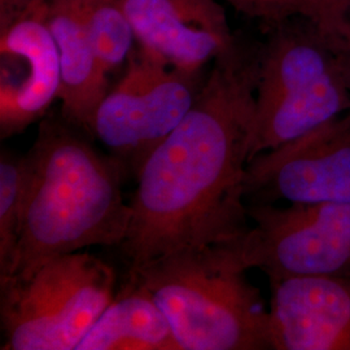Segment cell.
Here are the masks:
<instances>
[{"instance_id":"6da1fadb","label":"cell","mask_w":350,"mask_h":350,"mask_svg":"<svg viewBox=\"0 0 350 350\" xmlns=\"http://www.w3.org/2000/svg\"><path fill=\"white\" fill-rule=\"evenodd\" d=\"M262 44L235 36L192 107L139 170L120 245L129 271L183 248L227 243L248 227L250 163Z\"/></svg>"},{"instance_id":"5bb4252c","label":"cell","mask_w":350,"mask_h":350,"mask_svg":"<svg viewBox=\"0 0 350 350\" xmlns=\"http://www.w3.org/2000/svg\"><path fill=\"white\" fill-rule=\"evenodd\" d=\"M238 12L266 25L304 20L345 53L350 36V0H225Z\"/></svg>"},{"instance_id":"ac0fdd59","label":"cell","mask_w":350,"mask_h":350,"mask_svg":"<svg viewBox=\"0 0 350 350\" xmlns=\"http://www.w3.org/2000/svg\"><path fill=\"white\" fill-rule=\"evenodd\" d=\"M348 68V77H349V85H350V66H347Z\"/></svg>"},{"instance_id":"9c48e42d","label":"cell","mask_w":350,"mask_h":350,"mask_svg":"<svg viewBox=\"0 0 350 350\" xmlns=\"http://www.w3.org/2000/svg\"><path fill=\"white\" fill-rule=\"evenodd\" d=\"M245 200L350 202V111L256 156L247 167Z\"/></svg>"},{"instance_id":"3957f363","label":"cell","mask_w":350,"mask_h":350,"mask_svg":"<svg viewBox=\"0 0 350 350\" xmlns=\"http://www.w3.org/2000/svg\"><path fill=\"white\" fill-rule=\"evenodd\" d=\"M228 243L175 250L129 279L150 292L180 350H269V310Z\"/></svg>"},{"instance_id":"277c9868","label":"cell","mask_w":350,"mask_h":350,"mask_svg":"<svg viewBox=\"0 0 350 350\" xmlns=\"http://www.w3.org/2000/svg\"><path fill=\"white\" fill-rule=\"evenodd\" d=\"M348 111L344 52L308 21L275 26L261 51L250 163Z\"/></svg>"},{"instance_id":"8992f818","label":"cell","mask_w":350,"mask_h":350,"mask_svg":"<svg viewBox=\"0 0 350 350\" xmlns=\"http://www.w3.org/2000/svg\"><path fill=\"white\" fill-rule=\"evenodd\" d=\"M201 85L200 73L178 69L138 44L125 75L101 101L94 137L126 170L138 175L150 153L187 114Z\"/></svg>"},{"instance_id":"52a82bcc","label":"cell","mask_w":350,"mask_h":350,"mask_svg":"<svg viewBox=\"0 0 350 350\" xmlns=\"http://www.w3.org/2000/svg\"><path fill=\"white\" fill-rule=\"evenodd\" d=\"M250 226L227 241L240 266L270 280L289 276H350V202L247 206Z\"/></svg>"},{"instance_id":"8fae6325","label":"cell","mask_w":350,"mask_h":350,"mask_svg":"<svg viewBox=\"0 0 350 350\" xmlns=\"http://www.w3.org/2000/svg\"><path fill=\"white\" fill-rule=\"evenodd\" d=\"M139 46L200 73L235 38L217 0H120Z\"/></svg>"},{"instance_id":"2e32d148","label":"cell","mask_w":350,"mask_h":350,"mask_svg":"<svg viewBox=\"0 0 350 350\" xmlns=\"http://www.w3.org/2000/svg\"><path fill=\"white\" fill-rule=\"evenodd\" d=\"M25 179V156L3 150L0 159V278L11 273L18 245Z\"/></svg>"},{"instance_id":"e0dca14e","label":"cell","mask_w":350,"mask_h":350,"mask_svg":"<svg viewBox=\"0 0 350 350\" xmlns=\"http://www.w3.org/2000/svg\"><path fill=\"white\" fill-rule=\"evenodd\" d=\"M345 62H347V66H350V36L347 43V49H345Z\"/></svg>"},{"instance_id":"ba28073f","label":"cell","mask_w":350,"mask_h":350,"mask_svg":"<svg viewBox=\"0 0 350 350\" xmlns=\"http://www.w3.org/2000/svg\"><path fill=\"white\" fill-rule=\"evenodd\" d=\"M47 0H0V135L46 116L60 94L62 70Z\"/></svg>"},{"instance_id":"9a60e30c","label":"cell","mask_w":350,"mask_h":350,"mask_svg":"<svg viewBox=\"0 0 350 350\" xmlns=\"http://www.w3.org/2000/svg\"><path fill=\"white\" fill-rule=\"evenodd\" d=\"M88 33L107 73L130 56L137 40L120 0H81Z\"/></svg>"},{"instance_id":"4fadbf2b","label":"cell","mask_w":350,"mask_h":350,"mask_svg":"<svg viewBox=\"0 0 350 350\" xmlns=\"http://www.w3.org/2000/svg\"><path fill=\"white\" fill-rule=\"evenodd\" d=\"M75 350H180L150 292L127 280Z\"/></svg>"},{"instance_id":"7c38bea8","label":"cell","mask_w":350,"mask_h":350,"mask_svg":"<svg viewBox=\"0 0 350 350\" xmlns=\"http://www.w3.org/2000/svg\"><path fill=\"white\" fill-rule=\"evenodd\" d=\"M47 7L49 25L60 57L62 114L95 138V116L108 94V73L88 33L81 0H47Z\"/></svg>"},{"instance_id":"7a4b0ae2","label":"cell","mask_w":350,"mask_h":350,"mask_svg":"<svg viewBox=\"0 0 350 350\" xmlns=\"http://www.w3.org/2000/svg\"><path fill=\"white\" fill-rule=\"evenodd\" d=\"M63 114L44 116L26 153L24 209L11 273L24 279L52 258L90 247H120L131 209L122 195L125 166L90 143Z\"/></svg>"},{"instance_id":"5b68a950","label":"cell","mask_w":350,"mask_h":350,"mask_svg":"<svg viewBox=\"0 0 350 350\" xmlns=\"http://www.w3.org/2000/svg\"><path fill=\"white\" fill-rule=\"evenodd\" d=\"M112 266L88 252L52 258L27 278H0L3 350H73L114 297Z\"/></svg>"},{"instance_id":"30bf717a","label":"cell","mask_w":350,"mask_h":350,"mask_svg":"<svg viewBox=\"0 0 350 350\" xmlns=\"http://www.w3.org/2000/svg\"><path fill=\"white\" fill-rule=\"evenodd\" d=\"M270 284L271 349L350 350V276H289Z\"/></svg>"}]
</instances>
